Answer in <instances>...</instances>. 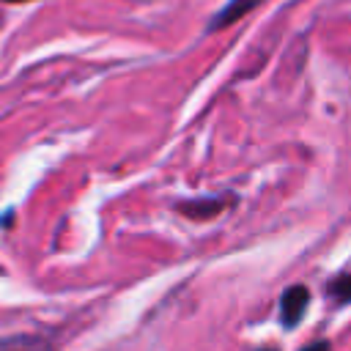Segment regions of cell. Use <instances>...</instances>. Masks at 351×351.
Returning a JSON list of instances; mask_svg holds the SVG:
<instances>
[{
	"label": "cell",
	"instance_id": "cell-1",
	"mask_svg": "<svg viewBox=\"0 0 351 351\" xmlns=\"http://www.w3.org/2000/svg\"><path fill=\"white\" fill-rule=\"evenodd\" d=\"M236 203V195L228 192V195H208V197H189V200H181L176 203V211H181L186 219H195V222H206V219H214L217 214H222L228 206Z\"/></svg>",
	"mask_w": 351,
	"mask_h": 351
},
{
	"label": "cell",
	"instance_id": "cell-2",
	"mask_svg": "<svg viewBox=\"0 0 351 351\" xmlns=\"http://www.w3.org/2000/svg\"><path fill=\"white\" fill-rule=\"evenodd\" d=\"M307 304H310V291H307V285L296 282V285L285 288L282 296H280V324H282L285 329H296V326L302 324L304 313H307Z\"/></svg>",
	"mask_w": 351,
	"mask_h": 351
},
{
	"label": "cell",
	"instance_id": "cell-3",
	"mask_svg": "<svg viewBox=\"0 0 351 351\" xmlns=\"http://www.w3.org/2000/svg\"><path fill=\"white\" fill-rule=\"evenodd\" d=\"M258 3H261V0H228V3L208 19L206 33H217V30H222V27H230L233 22H239L241 16H247Z\"/></svg>",
	"mask_w": 351,
	"mask_h": 351
},
{
	"label": "cell",
	"instance_id": "cell-4",
	"mask_svg": "<svg viewBox=\"0 0 351 351\" xmlns=\"http://www.w3.org/2000/svg\"><path fill=\"white\" fill-rule=\"evenodd\" d=\"M324 293H326V299H332L335 307H348L351 304V271H343V274H335L332 280H326Z\"/></svg>",
	"mask_w": 351,
	"mask_h": 351
},
{
	"label": "cell",
	"instance_id": "cell-5",
	"mask_svg": "<svg viewBox=\"0 0 351 351\" xmlns=\"http://www.w3.org/2000/svg\"><path fill=\"white\" fill-rule=\"evenodd\" d=\"M0 351H47V343L36 335H11L0 337Z\"/></svg>",
	"mask_w": 351,
	"mask_h": 351
},
{
	"label": "cell",
	"instance_id": "cell-6",
	"mask_svg": "<svg viewBox=\"0 0 351 351\" xmlns=\"http://www.w3.org/2000/svg\"><path fill=\"white\" fill-rule=\"evenodd\" d=\"M299 351H332V343L329 340H313V343L302 346Z\"/></svg>",
	"mask_w": 351,
	"mask_h": 351
},
{
	"label": "cell",
	"instance_id": "cell-7",
	"mask_svg": "<svg viewBox=\"0 0 351 351\" xmlns=\"http://www.w3.org/2000/svg\"><path fill=\"white\" fill-rule=\"evenodd\" d=\"M255 351H277L274 346H261V348H255Z\"/></svg>",
	"mask_w": 351,
	"mask_h": 351
}]
</instances>
